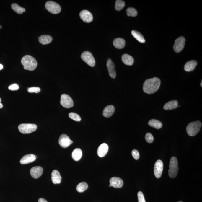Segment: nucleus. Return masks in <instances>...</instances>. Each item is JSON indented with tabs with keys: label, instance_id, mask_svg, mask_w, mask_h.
I'll return each instance as SVG.
<instances>
[{
	"label": "nucleus",
	"instance_id": "1",
	"mask_svg": "<svg viewBox=\"0 0 202 202\" xmlns=\"http://www.w3.org/2000/svg\"><path fill=\"white\" fill-rule=\"evenodd\" d=\"M161 85V80L159 78L154 77L146 80L143 85V90L146 93L152 94L155 93L159 89Z\"/></svg>",
	"mask_w": 202,
	"mask_h": 202
},
{
	"label": "nucleus",
	"instance_id": "2",
	"mask_svg": "<svg viewBox=\"0 0 202 202\" xmlns=\"http://www.w3.org/2000/svg\"><path fill=\"white\" fill-rule=\"evenodd\" d=\"M21 63L25 70L33 71L35 69L38 65L35 59L32 56L26 55L22 57Z\"/></svg>",
	"mask_w": 202,
	"mask_h": 202
},
{
	"label": "nucleus",
	"instance_id": "3",
	"mask_svg": "<svg viewBox=\"0 0 202 202\" xmlns=\"http://www.w3.org/2000/svg\"><path fill=\"white\" fill-rule=\"evenodd\" d=\"M202 125L201 122L198 120L189 123L186 127L187 134L190 136H194L200 131Z\"/></svg>",
	"mask_w": 202,
	"mask_h": 202
},
{
	"label": "nucleus",
	"instance_id": "4",
	"mask_svg": "<svg viewBox=\"0 0 202 202\" xmlns=\"http://www.w3.org/2000/svg\"><path fill=\"white\" fill-rule=\"evenodd\" d=\"M170 169L168 170V175L170 177L175 178L177 176L179 168L178 161L176 157H172L171 158L169 164Z\"/></svg>",
	"mask_w": 202,
	"mask_h": 202
},
{
	"label": "nucleus",
	"instance_id": "5",
	"mask_svg": "<svg viewBox=\"0 0 202 202\" xmlns=\"http://www.w3.org/2000/svg\"><path fill=\"white\" fill-rule=\"evenodd\" d=\"M18 128L20 133L23 134H28L36 131L37 126L32 123H22L19 125Z\"/></svg>",
	"mask_w": 202,
	"mask_h": 202
},
{
	"label": "nucleus",
	"instance_id": "6",
	"mask_svg": "<svg viewBox=\"0 0 202 202\" xmlns=\"http://www.w3.org/2000/svg\"><path fill=\"white\" fill-rule=\"evenodd\" d=\"M47 10L53 14L59 13L61 11V8L58 4L52 1H48L45 5Z\"/></svg>",
	"mask_w": 202,
	"mask_h": 202
},
{
	"label": "nucleus",
	"instance_id": "7",
	"mask_svg": "<svg viewBox=\"0 0 202 202\" xmlns=\"http://www.w3.org/2000/svg\"><path fill=\"white\" fill-rule=\"evenodd\" d=\"M81 58L88 65L91 67H94L95 65V61L92 54L89 51H85L81 56Z\"/></svg>",
	"mask_w": 202,
	"mask_h": 202
},
{
	"label": "nucleus",
	"instance_id": "8",
	"mask_svg": "<svg viewBox=\"0 0 202 202\" xmlns=\"http://www.w3.org/2000/svg\"><path fill=\"white\" fill-rule=\"evenodd\" d=\"M60 104L63 107L66 108H70L74 105L73 100L71 97L66 94H63L61 96Z\"/></svg>",
	"mask_w": 202,
	"mask_h": 202
},
{
	"label": "nucleus",
	"instance_id": "9",
	"mask_svg": "<svg viewBox=\"0 0 202 202\" xmlns=\"http://www.w3.org/2000/svg\"><path fill=\"white\" fill-rule=\"evenodd\" d=\"M185 38L183 36H180L175 40L173 46V49L176 53H179L185 47Z\"/></svg>",
	"mask_w": 202,
	"mask_h": 202
},
{
	"label": "nucleus",
	"instance_id": "10",
	"mask_svg": "<svg viewBox=\"0 0 202 202\" xmlns=\"http://www.w3.org/2000/svg\"><path fill=\"white\" fill-rule=\"evenodd\" d=\"M58 142L60 146L64 148H67L73 142L72 140L70 139L69 137L65 134H62L60 136Z\"/></svg>",
	"mask_w": 202,
	"mask_h": 202
},
{
	"label": "nucleus",
	"instance_id": "11",
	"mask_svg": "<svg viewBox=\"0 0 202 202\" xmlns=\"http://www.w3.org/2000/svg\"><path fill=\"white\" fill-rule=\"evenodd\" d=\"M163 170V163L160 160H158L155 162L154 167V172L156 177L159 178L162 175Z\"/></svg>",
	"mask_w": 202,
	"mask_h": 202
},
{
	"label": "nucleus",
	"instance_id": "12",
	"mask_svg": "<svg viewBox=\"0 0 202 202\" xmlns=\"http://www.w3.org/2000/svg\"><path fill=\"white\" fill-rule=\"evenodd\" d=\"M107 67L110 77L113 79L115 78L116 76L115 67L114 63L110 58L107 61Z\"/></svg>",
	"mask_w": 202,
	"mask_h": 202
},
{
	"label": "nucleus",
	"instance_id": "13",
	"mask_svg": "<svg viewBox=\"0 0 202 202\" xmlns=\"http://www.w3.org/2000/svg\"><path fill=\"white\" fill-rule=\"evenodd\" d=\"M80 17L81 19L84 22L89 23L93 20V16L92 14L89 11L84 10L81 11L79 14Z\"/></svg>",
	"mask_w": 202,
	"mask_h": 202
},
{
	"label": "nucleus",
	"instance_id": "14",
	"mask_svg": "<svg viewBox=\"0 0 202 202\" xmlns=\"http://www.w3.org/2000/svg\"><path fill=\"white\" fill-rule=\"evenodd\" d=\"M43 168L40 166L33 167L30 170L31 176L32 177L35 179L40 177L43 174Z\"/></svg>",
	"mask_w": 202,
	"mask_h": 202
},
{
	"label": "nucleus",
	"instance_id": "15",
	"mask_svg": "<svg viewBox=\"0 0 202 202\" xmlns=\"http://www.w3.org/2000/svg\"><path fill=\"white\" fill-rule=\"evenodd\" d=\"M109 182L112 187L116 188H120L123 187V180L120 177H112L110 179Z\"/></svg>",
	"mask_w": 202,
	"mask_h": 202
},
{
	"label": "nucleus",
	"instance_id": "16",
	"mask_svg": "<svg viewBox=\"0 0 202 202\" xmlns=\"http://www.w3.org/2000/svg\"><path fill=\"white\" fill-rule=\"evenodd\" d=\"M36 159L35 155L32 154H27L22 157L20 161L22 164H26L33 162Z\"/></svg>",
	"mask_w": 202,
	"mask_h": 202
},
{
	"label": "nucleus",
	"instance_id": "17",
	"mask_svg": "<svg viewBox=\"0 0 202 202\" xmlns=\"http://www.w3.org/2000/svg\"><path fill=\"white\" fill-rule=\"evenodd\" d=\"M109 147L107 144L103 143L99 146L97 149V154L99 157H103L107 154L108 151Z\"/></svg>",
	"mask_w": 202,
	"mask_h": 202
},
{
	"label": "nucleus",
	"instance_id": "18",
	"mask_svg": "<svg viewBox=\"0 0 202 202\" xmlns=\"http://www.w3.org/2000/svg\"><path fill=\"white\" fill-rule=\"evenodd\" d=\"M51 180L54 184L61 183V177L58 170H55L53 171L51 174Z\"/></svg>",
	"mask_w": 202,
	"mask_h": 202
},
{
	"label": "nucleus",
	"instance_id": "19",
	"mask_svg": "<svg viewBox=\"0 0 202 202\" xmlns=\"http://www.w3.org/2000/svg\"><path fill=\"white\" fill-rule=\"evenodd\" d=\"M115 111V108L113 105H109L104 109L103 115L106 118L111 117Z\"/></svg>",
	"mask_w": 202,
	"mask_h": 202
},
{
	"label": "nucleus",
	"instance_id": "20",
	"mask_svg": "<svg viewBox=\"0 0 202 202\" xmlns=\"http://www.w3.org/2000/svg\"><path fill=\"white\" fill-rule=\"evenodd\" d=\"M113 45L116 48L123 49L126 45L125 40L124 39L121 38H117L113 40Z\"/></svg>",
	"mask_w": 202,
	"mask_h": 202
},
{
	"label": "nucleus",
	"instance_id": "21",
	"mask_svg": "<svg viewBox=\"0 0 202 202\" xmlns=\"http://www.w3.org/2000/svg\"><path fill=\"white\" fill-rule=\"evenodd\" d=\"M197 63L195 60H191L187 62L184 66V70L187 72L193 71L197 65Z\"/></svg>",
	"mask_w": 202,
	"mask_h": 202
},
{
	"label": "nucleus",
	"instance_id": "22",
	"mask_svg": "<svg viewBox=\"0 0 202 202\" xmlns=\"http://www.w3.org/2000/svg\"><path fill=\"white\" fill-rule=\"evenodd\" d=\"M178 102L177 100H172L169 101L166 103L163 107V109L165 110H172L176 109L178 106Z\"/></svg>",
	"mask_w": 202,
	"mask_h": 202
},
{
	"label": "nucleus",
	"instance_id": "23",
	"mask_svg": "<svg viewBox=\"0 0 202 202\" xmlns=\"http://www.w3.org/2000/svg\"><path fill=\"white\" fill-rule=\"evenodd\" d=\"M122 60L123 63L128 66L132 65L134 62L133 57L127 54H124L122 56Z\"/></svg>",
	"mask_w": 202,
	"mask_h": 202
},
{
	"label": "nucleus",
	"instance_id": "24",
	"mask_svg": "<svg viewBox=\"0 0 202 202\" xmlns=\"http://www.w3.org/2000/svg\"><path fill=\"white\" fill-rule=\"evenodd\" d=\"M38 38L39 43L43 45L48 44L53 40L52 37L48 35H43Z\"/></svg>",
	"mask_w": 202,
	"mask_h": 202
},
{
	"label": "nucleus",
	"instance_id": "25",
	"mask_svg": "<svg viewBox=\"0 0 202 202\" xmlns=\"http://www.w3.org/2000/svg\"><path fill=\"white\" fill-rule=\"evenodd\" d=\"M82 156V151L80 149L76 148L73 151L72 153V157L74 160L75 161L79 160Z\"/></svg>",
	"mask_w": 202,
	"mask_h": 202
},
{
	"label": "nucleus",
	"instance_id": "26",
	"mask_svg": "<svg viewBox=\"0 0 202 202\" xmlns=\"http://www.w3.org/2000/svg\"><path fill=\"white\" fill-rule=\"evenodd\" d=\"M148 125L157 129H159L162 127V123L161 121L155 119H152L148 122Z\"/></svg>",
	"mask_w": 202,
	"mask_h": 202
},
{
	"label": "nucleus",
	"instance_id": "27",
	"mask_svg": "<svg viewBox=\"0 0 202 202\" xmlns=\"http://www.w3.org/2000/svg\"><path fill=\"white\" fill-rule=\"evenodd\" d=\"M131 34L139 42L141 43H145V40L144 36L140 32L136 30H133L132 31Z\"/></svg>",
	"mask_w": 202,
	"mask_h": 202
},
{
	"label": "nucleus",
	"instance_id": "28",
	"mask_svg": "<svg viewBox=\"0 0 202 202\" xmlns=\"http://www.w3.org/2000/svg\"><path fill=\"white\" fill-rule=\"evenodd\" d=\"M88 187L87 183L85 182H82L77 185L76 190L79 193H82L88 189Z\"/></svg>",
	"mask_w": 202,
	"mask_h": 202
},
{
	"label": "nucleus",
	"instance_id": "29",
	"mask_svg": "<svg viewBox=\"0 0 202 202\" xmlns=\"http://www.w3.org/2000/svg\"><path fill=\"white\" fill-rule=\"evenodd\" d=\"M11 8L13 10L19 14H22L25 12V8L21 7L17 4H13L11 5Z\"/></svg>",
	"mask_w": 202,
	"mask_h": 202
},
{
	"label": "nucleus",
	"instance_id": "30",
	"mask_svg": "<svg viewBox=\"0 0 202 202\" xmlns=\"http://www.w3.org/2000/svg\"><path fill=\"white\" fill-rule=\"evenodd\" d=\"M125 6V3L121 0H117L115 4V8L116 10L120 11Z\"/></svg>",
	"mask_w": 202,
	"mask_h": 202
},
{
	"label": "nucleus",
	"instance_id": "31",
	"mask_svg": "<svg viewBox=\"0 0 202 202\" xmlns=\"http://www.w3.org/2000/svg\"><path fill=\"white\" fill-rule=\"evenodd\" d=\"M126 12L128 16L134 17L137 15V11L136 9L133 8H128Z\"/></svg>",
	"mask_w": 202,
	"mask_h": 202
},
{
	"label": "nucleus",
	"instance_id": "32",
	"mask_svg": "<svg viewBox=\"0 0 202 202\" xmlns=\"http://www.w3.org/2000/svg\"><path fill=\"white\" fill-rule=\"evenodd\" d=\"M69 116L72 120L76 121L79 122L81 120V118L78 114L74 112H71L69 114Z\"/></svg>",
	"mask_w": 202,
	"mask_h": 202
},
{
	"label": "nucleus",
	"instance_id": "33",
	"mask_svg": "<svg viewBox=\"0 0 202 202\" xmlns=\"http://www.w3.org/2000/svg\"><path fill=\"white\" fill-rule=\"evenodd\" d=\"M145 138L146 141L148 143H150V144L152 143L153 141H154V137L151 133H147L146 134Z\"/></svg>",
	"mask_w": 202,
	"mask_h": 202
},
{
	"label": "nucleus",
	"instance_id": "34",
	"mask_svg": "<svg viewBox=\"0 0 202 202\" xmlns=\"http://www.w3.org/2000/svg\"><path fill=\"white\" fill-rule=\"evenodd\" d=\"M40 88L38 87H32L28 88V92L30 93L35 92V93H37L40 92Z\"/></svg>",
	"mask_w": 202,
	"mask_h": 202
},
{
	"label": "nucleus",
	"instance_id": "35",
	"mask_svg": "<svg viewBox=\"0 0 202 202\" xmlns=\"http://www.w3.org/2000/svg\"><path fill=\"white\" fill-rule=\"evenodd\" d=\"M139 202H146L144 194L142 192L139 191L137 193Z\"/></svg>",
	"mask_w": 202,
	"mask_h": 202
},
{
	"label": "nucleus",
	"instance_id": "36",
	"mask_svg": "<svg viewBox=\"0 0 202 202\" xmlns=\"http://www.w3.org/2000/svg\"><path fill=\"white\" fill-rule=\"evenodd\" d=\"M132 155L133 158L136 160H138L140 157V154L139 152L137 150L134 149L132 151Z\"/></svg>",
	"mask_w": 202,
	"mask_h": 202
},
{
	"label": "nucleus",
	"instance_id": "37",
	"mask_svg": "<svg viewBox=\"0 0 202 202\" xmlns=\"http://www.w3.org/2000/svg\"><path fill=\"white\" fill-rule=\"evenodd\" d=\"M19 85L17 84H11V85L8 87V89L11 91H16L19 89Z\"/></svg>",
	"mask_w": 202,
	"mask_h": 202
},
{
	"label": "nucleus",
	"instance_id": "38",
	"mask_svg": "<svg viewBox=\"0 0 202 202\" xmlns=\"http://www.w3.org/2000/svg\"><path fill=\"white\" fill-rule=\"evenodd\" d=\"M38 202H48L47 200L43 198H40L38 200Z\"/></svg>",
	"mask_w": 202,
	"mask_h": 202
},
{
	"label": "nucleus",
	"instance_id": "39",
	"mask_svg": "<svg viewBox=\"0 0 202 202\" xmlns=\"http://www.w3.org/2000/svg\"><path fill=\"white\" fill-rule=\"evenodd\" d=\"M1 102H2V100H1V98H0V109L2 108L3 107V105L2 103H1Z\"/></svg>",
	"mask_w": 202,
	"mask_h": 202
},
{
	"label": "nucleus",
	"instance_id": "40",
	"mask_svg": "<svg viewBox=\"0 0 202 202\" xmlns=\"http://www.w3.org/2000/svg\"><path fill=\"white\" fill-rule=\"evenodd\" d=\"M3 68V66L2 64H0V70H2Z\"/></svg>",
	"mask_w": 202,
	"mask_h": 202
},
{
	"label": "nucleus",
	"instance_id": "41",
	"mask_svg": "<svg viewBox=\"0 0 202 202\" xmlns=\"http://www.w3.org/2000/svg\"><path fill=\"white\" fill-rule=\"evenodd\" d=\"M202 82L201 81V84H200L201 86V87H202Z\"/></svg>",
	"mask_w": 202,
	"mask_h": 202
},
{
	"label": "nucleus",
	"instance_id": "42",
	"mask_svg": "<svg viewBox=\"0 0 202 202\" xmlns=\"http://www.w3.org/2000/svg\"><path fill=\"white\" fill-rule=\"evenodd\" d=\"M109 187H111V185L110 184L109 185Z\"/></svg>",
	"mask_w": 202,
	"mask_h": 202
},
{
	"label": "nucleus",
	"instance_id": "43",
	"mask_svg": "<svg viewBox=\"0 0 202 202\" xmlns=\"http://www.w3.org/2000/svg\"><path fill=\"white\" fill-rule=\"evenodd\" d=\"M2 28V26H0V29H1Z\"/></svg>",
	"mask_w": 202,
	"mask_h": 202
},
{
	"label": "nucleus",
	"instance_id": "44",
	"mask_svg": "<svg viewBox=\"0 0 202 202\" xmlns=\"http://www.w3.org/2000/svg\"><path fill=\"white\" fill-rule=\"evenodd\" d=\"M178 202H182V201H178Z\"/></svg>",
	"mask_w": 202,
	"mask_h": 202
}]
</instances>
